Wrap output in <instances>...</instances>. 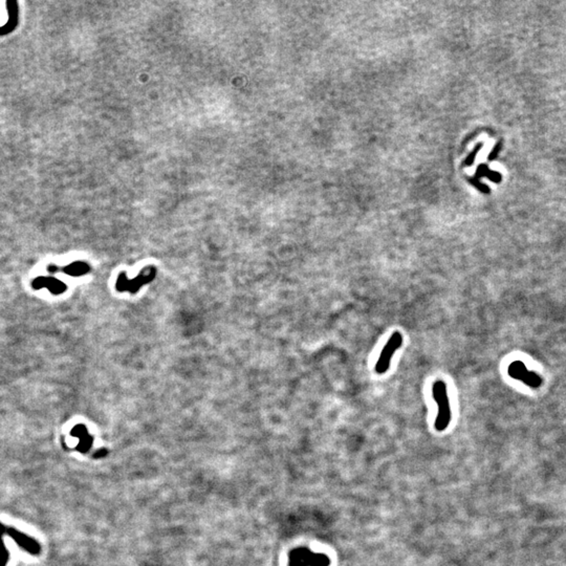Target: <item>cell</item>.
Wrapping results in <instances>:
<instances>
[{"mask_svg": "<svg viewBox=\"0 0 566 566\" xmlns=\"http://www.w3.org/2000/svg\"><path fill=\"white\" fill-rule=\"evenodd\" d=\"M432 395L438 407V413L435 420V429L444 431L451 421V409L447 392V385L443 381H436L432 387Z\"/></svg>", "mask_w": 566, "mask_h": 566, "instance_id": "6da1fadb", "label": "cell"}, {"mask_svg": "<svg viewBox=\"0 0 566 566\" xmlns=\"http://www.w3.org/2000/svg\"><path fill=\"white\" fill-rule=\"evenodd\" d=\"M403 345V335L401 332L395 331L392 333L390 339L388 340L384 348L382 349L381 355L377 362L376 371L378 375H383L389 369L390 366V362L395 353V351L399 349Z\"/></svg>", "mask_w": 566, "mask_h": 566, "instance_id": "7a4b0ae2", "label": "cell"}, {"mask_svg": "<svg viewBox=\"0 0 566 566\" xmlns=\"http://www.w3.org/2000/svg\"><path fill=\"white\" fill-rule=\"evenodd\" d=\"M70 434L75 437L80 438V444H79L80 446L77 448V450L81 451V452H83V453L87 452V451L90 450L91 445L93 443V438L87 433V429L85 426H83V424H78V426H76L72 430Z\"/></svg>", "mask_w": 566, "mask_h": 566, "instance_id": "5b68a950", "label": "cell"}, {"mask_svg": "<svg viewBox=\"0 0 566 566\" xmlns=\"http://www.w3.org/2000/svg\"><path fill=\"white\" fill-rule=\"evenodd\" d=\"M478 175L482 176V178H488L489 180H491L494 183H500L502 180V176L499 172L490 170L489 167L486 165H483V164H481L478 167V169H477L475 176H478Z\"/></svg>", "mask_w": 566, "mask_h": 566, "instance_id": "30bf717a", "label": "cell"}, {"mask_svg": "<svg viewBox=\"0 0 566 566\" xmlns=\"http://www.w3.org/2000/svg\"><path fill=\"white\" fill-rule=\"evenodd\" d=\"M88 271H90V267H88V264L85 262H81V261H78V262H74L72 264H69L68 267H66L64 269V272L70 276H81L86 274Z\"/></svg>", "mask_w": 566, "mask_h": 566, "instance_id": "9c48e42d", "label": "cell"}, {"mask_svg": "<svg viewBox=\"0 0 566 566\" xmlns=\"http://www.w3.org/2000/svg\"><path fill=\"white\" fill-rule=\"evenodd\" d=\"M471 183H472V184H474L475 187H476V188H478V189H479L481 192H483V193H486V194H489V193H490V188L488 187V186H486V185H483V184H481L480 182L477 181V179H475V178H474V179H471Z\"/></svg>", "mask_w": 566, "mask_h": 566, "instance_id": "4fadbf2b", "label": "cell"}, {"mask_svg": "<svg viewBox=\"0 0 566 566\" xmlns=\"http://www.w3.org/2000/svg\"><path fill=\"white\" fill-rule=\"evenodd\" d=\"M44 284H46V277H38L34 280L33 287L35 289H40L44 287Z\"/></svg>", "mask_w": 566, "mask_h": 566, "instance_id": "9a60e30c", "label": "cell"}, {"mask_svg": "<svg viewBox=\"0 0 566 566\" xmlns=\"http://www.w3.org/2000/svg\"><path fill=\"white\" fill-rule=\"evenodd\" d=\"M6 525L0 522V566H6L10 561V552L5 547L3 536L5 535Z\"/></svg>", "mask_w": 566, "mask_h": 566, "instance_id": "52a82bcc", "label": "cell"}, {"mask_svg": "<svg viewBox=\"0 0 566 566\" xmlns=\"http://www.w3.org/2000/svg\"><path fill=\"white\" fill-rule=\"evenodd\" d=\"M154 274L155 271L153 270V268L151 269H148L144 272H142L141 275L134 279V280H128L125 276V274H121L118 281H117V289H119L120 291H124V290H130L134 293V291L138 290V288L141 285H144L145 283L149 282L150 280H152L154 277Z\"/></svg>", "mask_w": 566, "mask_h": 566, "instance_id": "277c9868", "label": "cell"}, {"mask_svg": "<svg viewBox=\"0 0 566 566\" xmlns=\"http://www.w3.org/2000/svg\"><path fill=\"white\" fill-rule=\"evenodd\" d=\"M482 146H483L482 143H479L478 145H476V147L473 149V151H472L470 154H469V156L466 158V161H465V165H466V166H471V165L474 163L475 157H476L477 153L479 152V150L482 148Z\"/></svg>", "mask_w": 566, "mask_h": 566, "instance_id": "7c38bea8", "label": "cell"}, {"mask_svg": "<svg viewBox=\"0 0 566 566\" xmlns=\"http://www.w3.org/2000/svg\"><path fill=\"white\" fill-rule=\"evenodd\" d=\"M57 268L56 267H48V271L49 272H56Z\"/></svg>", "mask_w": 566, "mask_h": 566, "instance_id": "2e32d148", "label": "cell"}, {"mask_svg": "<svg viewBox=\"0 0 566 566\" xmlns=\"http://www.w3.org/2000/svg\"><path fill=\"white\" fill-rule=\"evenodd\" d=\"M524 384H526L529 387H539L541 385V377H539L538 375H536L535 373H532V371H528L527 375L525 376V377L523 378L522 381Z\"/></svg>", "mask_w": 566, "mask_h": 566, "instance_id": "8fae6325", "label": "cell"}, {"mask_svg": "<svg viewBox=\"0 0 566 566\" xmlns=\"http://www.w3.org/2000/svg\"><path fill=\"white\" fill-rule=\"evenodd\" d=\"M44 287H47L50 293L55 295L62 294L63 291L66 290L65 283L54 277H46V284H44Z\"/></svg>", "mask_w": 566, "mask_h": 566, "instance_id": "ba28073f", "label": "cell"}, {"mask_svg": "<svg viewBox=\"0 0 566 566\" xmlns=\"http://www.w3.org/2000/svg\"><path fill=\"white\" fill-rule=\"evenodd\" d=\"M5 535H7L11 539L17 543L21 550L28 552L32 556H39L42 548L40 543L35 538H32L29 535H25L24 533L20 532L14 526H6Z\"/></svg>", "mask_w": 566, "mask_h": 566, "instance_id": "3957f363", "label": "cell"}, {"mask_svg": "<svg viewBox=\"0 0 566 566\" xmlns=\"http://www.w3.org/2000/svg\"><path fill=\"white\" fill-rule=\"evenodd\" d=\"M508 373H509L510 377H512L513 378L519 379V381L522 382L523 378L527 375L528 370L526 369L525 365L522 363V362L515 361V362H513V363L509 366Z\"/></svg>", "mask_w": 566, "mask_h": 566, "instance_id": "8992f818", "label": "cell"}, {"mask_svg": "<svg viewBox=\"0 0 566 566\" xmlns=\"http://www.w3.org/2000/svg\"><path fill=\"white\" fill-rule=\"evenodd\" d=\"M501 147H502L501 142H499V143H497L496 145L494 146V148H493V150H492V152H491L490 155H489V161H494L495 157H497L499 151L501 150Z\"/></svg>", "mask_w": 566, "mask_h": 566, "instance_id": "5bb4252c", "label": "cell"}]
</instances>
